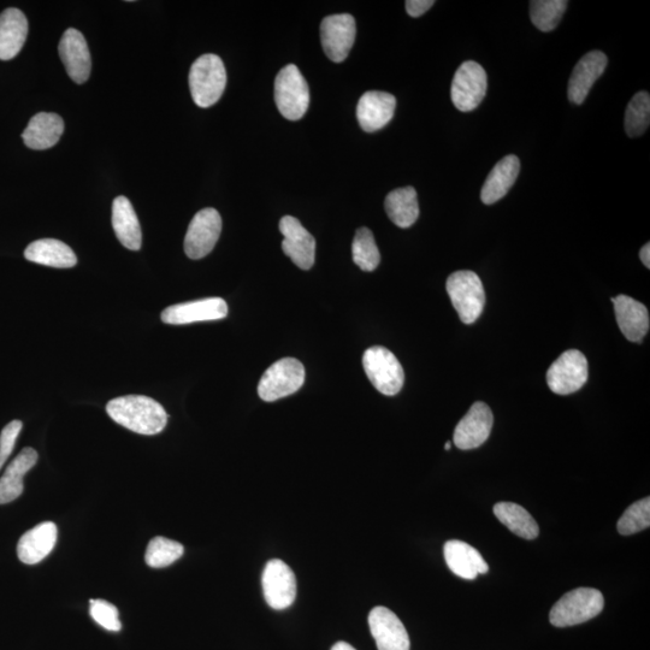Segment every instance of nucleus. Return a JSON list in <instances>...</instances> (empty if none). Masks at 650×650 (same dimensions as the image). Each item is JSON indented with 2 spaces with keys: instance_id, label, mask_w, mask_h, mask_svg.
Masks as SVG:
<instances>
[{
  "instance_id": "obj_1",
  "label": "nucleus",
  "mask_w": 650,
  "mask_h": 650,
  "mask_svg": "<svg viewBox=\"0 0 650 650\" xmlns=\"http://www.w3.org/2000/svg\"><path fill=\"white\" fill-rule=\"evenodd\" d=\"M106 412L117 424L140 435L162 433L168 423L164 407L144 395H127L106 405Z\"/></svg>"
},
{
  "instance_id": "obj_2",
  "label": "nucleus",
  "mask_w": 650,
  "mask_h": 650,
  "mask_svg": "<svg viewBox=\"0 0 650 650\" xmlns=\"http://www.w3.org/2000/svg\"><path fill=\"white\" fill-rule=\"evenodd\" d=\"M227 86V72L222 59L212 53L199 57L189 72V88L194 103L210 108L223 96Z\"/></svg>"
},
{
  "instance_id": "obj_3",
  "label": "nucleus",
  "mask_w": 650,
  "mask_h": 650,
  "mask_svg": "<svg viewBox=\"0 0 650 650\" xmlns=\"http://www.w3.org/2000/svg\"><path fill=\"white\" fill-rule=\"evenodd\" d=\"M604 606V595L598 589L578 588L565 594L553 606L549 620L557 628H567L598 617Z\"/></svg>"
},
{
  "instance_id": "obj_4",
  "label": "nucleus",
  "mask_w": 650,
  "mask_h": 650,
  "mask_svg": "<svg viewBox=\"0 0 650 650\" xmlns=\"http://www.w3.org/2000/svg\"><path fill=\"white\" fill-rule=\"evenodd\" d=\"M446 288L460 321L474 324L486 304V293L480 277L474 271H457L448 277Z\"/></svg>"
},
{
  "instance_id": "obj_5",
  "label": "nucleus",
  "mask_w": 650,
  "mask_h": 650,
  "mask_svg": "<svg viewBox=\"0 0 650 650\" xmlns=\"http://www.w3.org/2000/svg\"><path fill=\"white\" fill-rule=\"evenodd\" d=\"M275 103L281 115L289 121L300 120L309 109V85L297 65L289 64L277 74Z\"/></svg>"
},
{
  "instance_id": "obj_6",
  "label": "nucleus",
  "mask_w": 650,
  "mask_h": 650,
  "mask_svg": "<svg viewBox=\"0 0 650 650\" xmlns=\"http://www.w3.org/2000/svg\"><path fill=\"white\" fill-rule=\"evenodd\" d=\"M363 366L372 386L387 397L397 395L404 387L405 372L397 357L382 346L366 350Z\"/></svg>"
},
{
  "instance_id": "obj_7",
  "label": "nucleus",
  "mask_w": 650,
  "mask_h": 650,
  "mask_svg": "<svg viewBox=\"0 0 650 650\" xmlns=\"http://www.w3.org/2000/svg\"><path fill=\"white\" fill-rule=\"evenodd\" d=\"M304 382V365L294 358L281 359L271 365L260 378L258 394L260 399L273 403L297 393Z\"/></svg>"
},
{
  "instance_id": "obj_8",
  "label": "nucleus",
  "mask_w": 650,
  "mask_h": 650,
  "mask_svg": "<svg viewBox=\"0 0 650 650\" xmlns=\"http://www.w3.org/2000/svg\"><path fill=\"white\" fill-rule=\"evenodd\" d=\"M487 88V73L482 65L474 61L464 62L452 81L451 98L455 108L463 112L474 111L486 97Z\"/></svg>"
},
{
  "instance_id": "obj_9",
  "label": "nucleus",
  "mask_w": 650,
  "mask_h": 650,
  "mask_svg": "<svg viewBox=\"0 0 650 650\" xmlns=\"http://www.w3.org/2000/svg\"><path fill=\"white\" fill-rule=\"evenodd\" d=\"M588 370V360L582 352L566 351L548 369V387L559 395L576 393L587 383Z\"/></svg>"
},
{
  "instance_id": "obj_10",
  "label": "nucleus",
  "mask_w": 650,
  "mask_h": 650,
  "mask_svg": "<svg viewBox=\"0 0 650 650\" xmlns=\"http://www.w3.org/2000/svg\"><path fill=\"white\" fill-rule=\"evenodd\" d=\"M222 232L220 212L208 208L199 211L189 224L185 238V252L188 258L202 259L214 250Z\"/></svg>"
},
{
  "instance_id": "obj_11",
  "label": "nucleus",
  "mask_w": 650,
  "mask_h": 650,
  "mask_svg": "<svg viewBox=\"0 0 650 650\" xmlns=\"http://www.w3.org/2000/svg\"><path fill=\"white\" fill-rule=\"evenodd\" d=\"M262 585L264 598L274 610H286L297 598V578L282 560H270L265 566Z\"/></svg>"
},
{
  "instance_id": "obj_12",
  "label": "nucleus",
  "mask_w": 650,
  "mask_h": 650,
  "mask_svg": "<svg viewBox=\"0 0 650 650\" xmlns=\"http://www.w3.org/2000/svg\"><path fill=\"white\" fill-rule=\"evenodd\" d=\"M356 20L350 14L325 17L321 25V40L325 55L335 63L344 62L356 41Z\"/></svg>"
},
{
  "instance_id": "obj_13",
  "label": "nucleus",
  "mask_w": 650,
  "mask_h": 650,
  "mask_svg": "<svg viewBox=\"0 0 650 650\" xmlns=\"http://www.w3.org/2000/svg\"><path fill=\"white\" fill-rule=\"evenodd\" d=\"M494 416L489 406L475 403L455 428L454 445L463 451L475 449L483 445L492 433Z\"/></svg>"
},
{
  "instance_id": "obj_14",
  "label": "nucleus",
  "mask_w": 650,
  "mask_h": 650,
  "mask_svg": "<svg viewBox=\"0 0 650 650\" xmlns=\"http://www.w3.org/2000/svg\"><path fill=\"white\" fill-rule=\"evenodd\" d=\"M280 232L285 239L282 250L300 269L310 270L316 259V240L297 218L285 216L280 221Z\"/></svg>"
},
{
  "instance_id": "obj_15",
  "label": "nucleus",
  "mask_w": 650,
  "mask_h": 650,
  "mask_svg": "<svg viewBox=\"0 0 650 650\" xmlns=\"http://www.w3.org/2000/svg\"><path fill=\"white\" fill-rule=\"evenodd\" d=\"M228 316V305L222 298H209L176 304L162 312V321L171 325L220 321Z\"/></svg>"
},
{
  "instance_id": "obj_16",
  "label": "nucleus",
  "mask_w": 650,
  "mask_h": 650,
  "mask_svg": "<svg viewBox=\"0 0 650 650\" xmlns=\"http://www.w3.org/2000/svg\"><path fill=\"white\" fill-rule=\"evenodd\" d=\"M369 626L378 650H410V637L397 614L383 606L369 614Z\"/></svg>"
},
{
  "instance_id": "obj_17",
  "label": "nucleus",
  "mask_w": 650,
  "mask_h": 650,
  "mask_svg": "<svg viewBox=\"0 0 650 650\" xmlns=\"http://www.w3.org/2000/svg\"><path fill=\"white\" fill-rule=\"evenodd\" d=\"M58 50L70 79L76 84H85L90 79L92 59L84 35L74 28L68 29L63 34Z\"/></svg>"
},
{
  "instance_id": "obj_18",
  "label": "nucleus",
  "mask_w": 650,
  "mask_h": 650,
  "mask_svg": "<svg viewBox=\"0 0 650 650\" xmlns=\"http://www.w3.org/2000/svg\"><path fill=\"white\" fill-rule=\"evenodd\" d=\"M397 99L393 94L370 91L363 94L357 106V118L365 132L374 133L393 120Z\"/></svg>"
},
{
  "instance_id": "obj_19",
  "label": "nucleus",
  "mask_w": 650,
  "mask_h": 650,
  "mask_svg": "<svg viewBox=\"0 0 650 650\" xmlns=\"http://www.w3.org/2000/svg\"><path fill=\"white\" fill-rule=\"evenodd\" d=\"M608 64L607 56L601 51H592L583 56L573 69L567 97L570 102L583 104L596 80L604 74Z\"/></svg>"
},
{
  "instance_id": "obj_20",
  "label": "nucleus",
  "mask_w": 650,
  "mask_h": 650,
  "mask_svg": "<svg viewBox=\"0 0 650 650\" xmlns=\"http://www.w3.org/2000/svg\"><path fill=\"white\" fill-rule=\"evenodd\" d=\"M611 300L617 323L625 338L631 342H641L649 332L647 307L628 295H618Z\"/></svg>"
},
{
  "instance_id": "obj_21",
  "label": "nucleus",
  "mask_w": 650,
  "mask_h": 650,
  "mask_svg": "<svg viewBox=\"0 0 650 650\" xmlns=\"http://www.w3.org/2000/svg\"><path fill=\"white\" fill-rule=\"evenodd\" d=\"M57 525L45 522L27 531L17 545V555L23 564L35 565L49 555L57 542Z\"/></svg>"
},
{
  "instance_id": "obj_22",
  "label": "nucleus",
  "mask_w": 650,
  "mask_h": 650,
  "mask_svg": "<svg viewBox=\"0 0 650 650\" xmlns=\"http://www.w3.org/2000/svg\"><path fill=\"white\" fill-rule=\"evenodd\" d=\"M445 560L454 575L464 579H476L489 571L486 560L476 548L463 541H448L443 547Z\"/></svg>"
},
{
  "instance_id": "obj_23",
  "label": "nucleus",
  "mask_w": 650,
  "mask_h": 650,
  "mask_svg": "<svg viewBox=\"0 0 650 650\" xmlns=\"http://www.w3.org/2000/svg\"><path fill=\"white\" fill-rule=\"evenodd\" d=\"M64 133L63 118L51 112H40L29 121L22 139L29 149L49 150L55 146Z\"/></svg>"
},
{
  "instance_id": "obj_24",
  "label": "nucleus",
  "mask_w": 650,
  "mask_h": 650,
  "mask_svg": "<svg viewBox=\"0 0 650 650\" xmlns=\"http://www.w3.org/2000/svg\"><path fill=\"white\" fill-rule=\"evenodd\" d=\"M28 21L21 10L10 8L0 15V59L10 61L26 43Z\"/></svg>"
},
{
  "instance_id": "obj_25",
  "label": "nucleus",
  "mask_w": 650,
  "mask_h": 650,
  "mask_svg": "<svg viewBox=\"0 0 650 650\" xmlns=\"http://www.w3.org/2000/svg\"><path fill=\"white\" fill-rule=\"evenodd\" d=\"M112 227L118 241L130 251H139L143 234L132 203L126 197H117L112 204Z\"/></svg>"
},
{
  "instance_id": "obj_26",
  "label": "nucleus",
  "mask_w": 650,
  "mask_h": 650,
  "mask_svg": "<svg viewBox=\"0 0 650 650\" xmlns=\"http://www.w3.org/2000/svg\"><path fill=\"white\" fill-rule=\"evenodd\" d=\"M519 171L520 162L517 156L502 158L484 182L481 191L482 202L492 205L504 198L518 179Z\"/></svg>"
},
{
  "instance_id": "obj_27",
  "label": "nucleus",
  "mask_w": 650,
  "mask_h": 650,
  "mask_svg": "<svg viewBox=\"0 0 650 650\" xmlns=\"http://www.w3.org/2000/svg\"><path fill=\"white\" fill-rule=\"evenodd\" d=\"M38 462V453L35 449L28 447L17 455L10 463L4 475L0 478V505L9 504L19 499L25 490L23 478L27 472L34 468Z\"/></svg>"
},
{
  "instance_id": "obj_28",
  "label": "nucleus",
  "mask_w": 650,
  "mask_h": 650,
  "mask_svg": "<svg viewBox=\"0 0 650 650\" xmlns=\"http://www.w3.org/2000/svg\"><path fill=\"white\" fill-rule=\"evenodd\" d=\"M29 262L57 269L74 268L78 264L76 254L67 244L56 239H41L26 248Z\"/></svg>"
},
{
  "instance_id": "obj_29",
  "label": "nucleus",
  "mask_w": 650,
  "mask_h": 650,
  "mask_svg": "<svg viewBox=\"0 0 650 650\" xmlns=\"http://www.w3.org/2000/svg\"><path fill=\"white\" fill-rule=\"evenodd\" d=\"M389 220L399 228H410L419 217V205L416 189L404 187L395 189L384 200Z\"/></svg>"
},
{
  "instance_id": "obj_30",
  "label": "nucleus",
  "mask_w": 650,
  "mask_h": 650,
  "mask_svg": "<svg viewBox=\"0 0 650 650\" xmlns=\"http://www.w3.org/2000/svg\"><path fill=\"white\" fill-rule=\"evenodd\" d=\"M494 514L500 523L522 539L534 540L540 534L539 525L533 516L513 502H499L494 506Z\"/></svg>"
},
{
  "instance_id": "obj_31",
  "label": "nucleus",
  "mask_w": 650,
  "mask_h": 650,
  "mask_svg": "<svg viewBox=\"0 0 650 650\" xmlns=\"http://www.w3.org/2000/svg\"><path fill=\"white\" fill-rule=\"evenodd\" d=\"M569 3L566 0H533L530 2V19L541 32L557 28Z\"/></svg>"
},
{
  "instance_id": "obj_32",
  "label": "nucleus",
  "mask_w": 650,
  "mask_h": 650,
  "mask_svg": "<svg viewBox=\"0 0 650 650\" xmlns=\"http://www.w3.org/2000/svg\"><path fill=\"white\" fill-rule=\"evenodd\" d=\"M353 262L363 271H374L381 262L374 234L368 228H360L354 236L352 245Z\"/></svg>"
},
{
  "instance_id": "obj_33",
  "label": "nucleus",
  "mask_w": 650,
  "mask_h": 650,
  "mask_svg": "<svg viewBox=\"0 0 650 650\" xmlns=\"http://www.w3.org/2000/svg\"><path fill=\"white\" fill-rule=\"evenodd\" d=\"M650 123V96L647 92H638L630 100L625 112V130L630 138L640 137Z\"/></svg>"
},
{
  "instance_id": "obj_34",
  "label": "nucleus",
  "mask_w": 650,
  "mask_h": 650,
  "mask_svg": "<svg viewBox=\"0 0 650 650\" xmlns=\"http://www.w3.org/2000/svg\"><path fill=\"white\" fill-rule=\"evenodd\" d=\"M185 548L181 543L165 539V537H155L147 546L145 561L153 569H162L170 566L179 560Z\"/></svg>"
},
{
  "instance_id": "obj_35",
  "label": "nucleus",
  "mask_w": 650,
  "mask_h": 650,
  "mask_svg": "<svg viewBox=\"0 0 650 650\" xmlns=\"http://www.w3.org/2000/svg\"><path fill=\"white\" fill-rule=\"evenodd\" d=\"M650 525V499H642L632 504L619 519V534L629 536L646 530Z\"/></svg>"
},
{
  "instance_id": "obj_36",
  "label": "nucleus",
  "mask_w": 650,
  "mask_h": 650,
  "mask_svg": "<svg viewBox=\"0 0 650 650\" xmlns=\"http://www.w3.org/2000/svg\"><path fill=\"white\" fill-rule=\"evenodd\" d=\"M90 613L94 622L108 631H120L122 624L120 622V613L116 606L104 600H90Z\"/></svg>"
},
{
  "instance_id": "obj_37",
  "label": "nucleus",
  "mask_w": 650,
  "mask_h": 650,
  "mask_svg": "<svg viewBox=\"0 0 650 650\" xmlns=\"http://www.w3.org/2000/svg\"><path fill=\"white\" fill-rule=\"evenodd\" d=\"M22 427L21 421H13L2 430V434H0V470H2L11 453H13Z\"/></svg>"
},
{
  "instance_id": "obj_38",
  "label": "nucleus",
  "mask_w": 650,
  "mask_h": 650,
  "mask_svg": "<svg viewBox=\"0 0 650 650\" xmlns=\"http://www.w3.org/2000/svg\"><path fill=\"white\" fill-rule=\"evenodd\" d=\"M434 0H407L405 3L407 14L411 17H419L433 8Z\"/></svg>"
},
{
  "instance_id": "obj_39",
  "label": "nucleus",
  "mask_w": 650,
  "mask_h": 650,
  "mask_svg": "<svg viewBox=\"0 0 650 650\" xmlns=\"http://www.w3.org/2000/svg\"><path fill=\"white\" fill-rule=\"evenodd\" d=\"M640 258L642 260V263H643L644 267H646L647 269H650V245H649V242H648V244L644 245L641 248Z\"/></svg>"
},
{
  "instance_id": "obj_40",
  "label": "nucleus",
  "mask_w": 650,
  "mask_h": 650,
  "mask_svg": "<svg viewBox=\"0 0 650 650\" xmlns=\"http://www.w3.org/2000/svg\"><path fill=\"white\" fill-rule=\"evenodd\" d=\"M332 650H357V649L353 648L351 644H348L346 642H338L334 644Z\"/></svg>"
},
{
  "instance_id": "obj_41",
  "label": "nucleus",
  "mask_w": 650,
  "mask_h": 650,
  "mask_svg": "<svg viewBox=\"0 0 650 650\" xmlns=\"http://www.w3.org/2000/svg\"><path fill=\"white\" fill-rule=\"evenodd\" d=\"M451 446H452V443H451V442H447V443H446V446H445L446 451H449V449H451Z\"/></svg>"
}]
</instances>
